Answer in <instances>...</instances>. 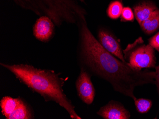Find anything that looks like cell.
Wrapping results in <instances>:
<instances>
[{
  "instance_id": "cell-1",
  "label": "cell",
  "mask_w": 159,
  "mask_h": 119,
  "mask_svg": "<svg viewBox=\"0 0 159 119\" xmlns=\"http://www.w3.org/2000/svg\"><path fill=\"white\" fill-rule=\"evenodd\" d=\"M79 57L83 67L110 83L116 92L137 99L134 92L137 87L155 84V72L147 69L138 70L124 63L105 49L88 28L85 15L79 17Z\"/></svg>"
},
{
  "instance_id": "cell-2",
  "label": "cell",
  "mask_w": 159,
  "mask_h": 119,
  "mask_svg": "<svg viewBox=\"0 0 159 119\" xmlns=\"http://www.w3.org/2000/svg\"><path fill=\"white\" fill-rule=\"evenodd\" d=\"M1 65L10 71L29 88L40 94L45 101H53L58 104L66 110L71 119H82L64 94L62 87L65 80L60 78L54 72L35 68L28 65Z\"/></svg>"
},
{
  "instance_id": "cell-3",
  "label": "cell",
  "mask_w": 159,
  "mask_h": 119,
  "mask_svg": "<svg viewBox=\"0 0 159 119\" xmlns=\"http://www.w3.org/2000/svg\"><path fill=\"white\" fill-rule=\"evenodd\" d=\"M25 9L36 15L46 16L60 27L64 23H77L80 15H86L84 9L76 0H13Z\"/></svg>"
},
{
  "instance_id": "cell-4",
  "label": "cell",
  "mask_w": 159,
  "mask_h": 119,
  "mask_svg": "<svg viewBox=\"0 0 159 119\" xmlns=\"http://www.w3.org/2000/svg\"><path fill=\"white\" fill-rule=\"evenodd\" d=\"M126 62L134 69L142 70L143 68H155L156 58L154 48L146 45L141 37L134 43L129 44L123 51Z\"/></svg>"
},
{
  "instance_id": "cell-5",
  "label": "cell",
  "mask_w": 159,
  "mask_h": 119,
  "mask_svg": "<svg viewBox=\"0 0 159 119\" xmlns=\"http://www.w3.org/2000/svg\"><path fill=\"white\" fill-rule=\"evenodd\" d=\"M2 113L7 119H33L32 111L28 105L19 98H2L0 102Z\"/></svg>"
},
{
  "instance_id": "cell-6",
  "label": "cell",
  "mask_w": 159,
  "mask_h": 119,
  "mask_svg": "<svg viewBox=\"0 0 159 119\" xmlns=\"http://www.w3.org/2000/svg\"><path fill=\"white\" fill-rule=\"evenodd\" d=\"M75 84L80 98L87 104H92L95 97V90L91 81L90 74L81 69Z\"/></svg>"
},
{
  "instance_id": "cell-7",
  "label": "cell",
  "mask_w": 159,
  "mask_h": 119,
  "mask_svg": "<svg viewBox=\"0 0 159 119\" xmlns=\"http://www.w3.org/2000/svg\"><path fill=\"white\" fill-rule=\"evenodd\" d=\"M98 36L100 44L107 51L120 61L126 63L121 46L116 38L112 34L106 30L102 29L99 30Z\"/></svg>"
},
{
  "instance_id": "cell-8",
  "label": "cell",
  "mask_w": 159,
  "mask_h": 119,
  "mask_svg": "<svg viewBox=\"0 0 159 119\" xmlns=\"http://www.w3.org/2000/svg\"><path fill=\"white\" fill-rule=\"evenodd\" d=\"M54 25H55L50 18L46 16H40L33 27L34 36L41 41H49L54 34Z\"/></svg>"
},
{
  "instance_id": "cell-9",
  "label": "cell",
  "mask_w": 159,
  "mask_h": 119,
  "mask_svg": "<svg viewBox=\"0 0 159 119\" xmlns=\"http://www.w3.org/2000/svg\"><path fill=\"white\" fill-rule=\"evenodd\" d=\"M97 114L105 119H129L131 113L124 105L114 101H111L101 107Z\"/></svg>"
},
{
  "instance_id": "cell-10",
  "label": "cell",
  "mask_w": 159,
  "mask_h": 119,
  "mask_svg": "<svg viewBox=\"0 0 159 119\" xmlns=\"http://www.w3.org/2000/svg\"><path fill=\"white\" fill-rule=\"evenodd\" d=\"M156 9L157 7L154 4L149 2H143L135 7V16L140 25Z\"/></svg>"
},
{
  "instance_id": "cell-11",
  "label": "cell",
  "mask_w": 159,
  "mask_h": 119,
  "mask_svg": "<svg viewBox=\"0 0 159 119\" xmlns=\"http://www.w3.org/2000/svg\"><path fill=\"white\" fill-rule=\"evenodd\" d=\"M140 26L146 34H152L158 30L159 28V10L157 9L154 11Z\"/></svg>"
},
{
  "instance_id": "cell-12",
  "label": "cell",
  "mask_w": 159,
  "mask_h": 119,
  "mask_svg": "<svg viewBox=\"0 0 159 119\" xmlns=\"http://www.w3.org/2000/svg\"><path fill=\"white\" fill-rule=\"evenodd\" d=\"M123 7L120 2L115 1L112 2L107 10V15L111 19H117L121 15Z\"/></svg>"
},
{
  "instance_id": "cell-13",
  "label": "cell",
  "mask_w": 159,
  "mask_h": 119,
  "mask_svg": "<svg viewBox=\"0 0 159 119\" xmlns=\"http://www.w3.org/2000/svg\"><path fill=\"white\" fill-rule=\"evenodd\" d=\"M137 111L141 113H146L152 106V102L149 99L140 98L134 101Z\"/></svg>"
},
{
  "instance_id": "cell-14",
  "label": "cell",
  "mask_w": 159,
  "mask_h": 119,
  "mask_svg": "<svg viewBox=\"0 0 159 119\" xmlns=\"http://www.w3.org/2000/svg\"><path fill=\"white\" fill-rule=\"evenodd\" d=\"M121 20L124 22L134 20V14L131 8L126 7L123 9L121 12Z\"/></svg>"
},
{
  "instance_id": "cell-15",
  "label": "cell",
  "mask_w": 159,
  "mask_h": 119,
  "mask_svg": "<svg viewBox=\"0 0 159 119\" xmlns=\"http://www.w3.org/2000/svg\"><path fill=\"white\" fill-rule=\"evenodd\" d=\"M149 44L159 52V32L149 40Z\"/></svg>"
},
{
  "instance_id": "cell-16",
  "label": "cell",
  "mask_w": 159,
  "mask_h": 119,
  "mask_svg": "<svg viewBox=\"0 0 159 119\" xmlns=\"http://www.w3.org/2000/svg\"><path fill=\"white\" fill-rule=\"evenodd\" d=\"M155 85L157 86L158 93L159 95V65L155 66Z\"/></svg>"
},
{
  "instance_id": "cell-17",
  "label": "cell",
  "mask_w": 159,
  "mask_h": 119,
  "mask_svg": "<svg viewBox=\"0 0 159 119\" xmlns=\"http://www.w3.org/2000/svg\"><path fill=\"white\" fill-rule=\"evenodd\" d=\"M77 1H79L82 2H84V0H77Z\"/></svg>"
}]
</instances>
